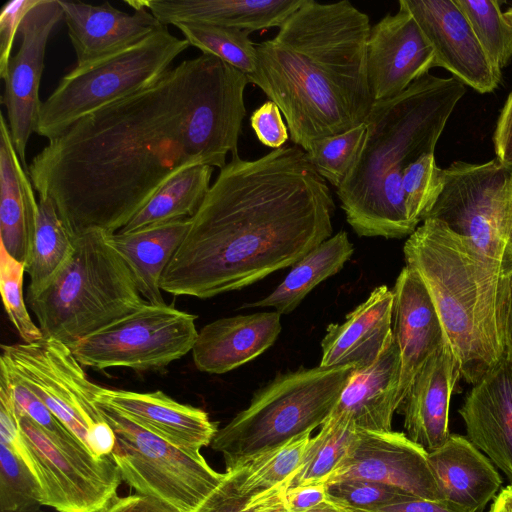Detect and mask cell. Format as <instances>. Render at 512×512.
I'll use <instances>...</instances> for the list:
<instances>
[{
	"label": "cell",
	"mask_w": 512,
	"mask_h": 512,
	"mask_svg": "<svg viewBox=\"0 0 512 512\" xmlns=\"http://www.w3.org/2000/svg\"><path fill=\"white\" fill-rule=\"evenodd\" d=\"M97 400L192 455L211 444L218 428L208 414L179 403L160 390L140 393L102 387Z\"/></svg>",
	"instance_id": "cell-21"
},
{
	"label": "cell",
	"mask_w": 512,
	"mask_h": 512,
	"mask_svg": "<svg viewBox=\"0 0 512 512\" xmlns=\"http://www.w3.org/2000/svg\"><path fill=\"white\" fill-rule=\"evenodd\" d=\"M28 171L14 147L4 115L0 120V244L27 265L36 234L38 202Z\"/></svg>",
	"instance_id": "cell-28"
},
{
	"label": "cell",
	"mask_w": 512,
	"mask_h": 512,
	"mask_svg": "<svg viewBox=\"0 0 512 512\" xmlns=\"http://www.w3.org/2000/svg\"><path fill=\"white\" fill-rule=\"evenodd\" d=\"M250 125L258 140L274 149L283 147L290 136L279 107L271 100L264 102L252 113Z\"/></svg>",
	"instance_id": "cell-45"
},
{
	"label": "cell",
	"mask_w": 512,
	"mask_h": 512,
	"mask_svg": "<svg viewBox=\"0 0 512 512\" xmlns=\"http://www.w3.org/2000/svg\"><path fill=\"white\" fill-rule=\"evenodd\" d=\"M39 485L16 449L0 441V511L39 509Z\"/></svg>",
	"instance_id": "cell-39"
},
{
	"label": "cell",
	"mask_w": 512,
	"mask_h": 512,
	"mask_svg": "<svg viewBox=\"0 0 512 512\" xmlns=\"http://www.w3.org/2000/svg\"><path fill=\"white\" fill-rule=\"evenodd\" d=\"M493 146L496 159L512 170V90L500 111L493 133Z\"/></svg>",
	"instance_id": "cell-46"
},
{
	"label": "cell",
	"mask_w": 512,
	"mask_h": 512,
	"mask_svg": "<svg viewBox=\"0 0 512 512\" xmlns=\"http://www.w3.org/2000/svg\"><path fill=\"white\" fill-rule=\"evenodd\" d=\"M400 374V352L392 337L374 363L354 369L330 415L350 421L358 430H392L400 407Z\"/></svg>",
	"instance_id": "cell-26"
},
{
	"label": "cell",
	"mask_w": 512,
	"mask_h": 512,
	"mask_svg": "<svg viewBox=\"0 0 512 512\" xmlns=\"http://www.w3.org/2000/svg\"><path fill=\"white\" fill-rule=\"evenodd\" d=\"M115 435L111 456L122 480L139 494L158 498L180 512H193L219 485L225 473L134 423L97 400Z\"/></svg>",
	"instance_id": "cell-10"
},
{
	"label": "cell",
	"mask_w": 512,
	"mask_h": 512,
	"mask_svg": "<svg viewBox=\"0 0 512 512\" xmlns=\"http://www.w3.org/2000/svg\"><path fill=\"white\" fill-rule=\"evenodd\" d=\"M191 218L170 221L129 233H108V243L129 266L146 302L165 304L160 286L168 263L179 248Z\"/></svg>",
	"instance_id": "cell-29"
},
{
	"label": "cell",
	"mask_w": 512,
	"mask_h": 512,
	"mask_svg": "<svg viewBox=\"0 0 512 512\" xmlns=\"http://www.w3.org/2000/svg\"><path fill=\"white\" fill-rule=\"evenodd\" d=\"M428 459L444 500L467 512L482 510L501 488L500 474L467 437L450 434Z\"/></svg>",
	"instance_id": "cell-27"
},
{
	"label": "cell",
	"mask_w": 512,
	"mask_h": 512,
	"mask_svg": "<svg viewBox=\"0 0 512 512\" xmlns=\"http://www.w3.org/2000/svg\"><path fill=\"white\" fill-rule=\"evenodd\" d=\"M330 189L297 145L222 169L165 268L160 286L207 299L294 265L332 236Z\"/></svg>",
	"instance_id": "cell-2"
},
{
	"label": "cell",
	"mask_w": 512,
	"mask_h": 512,
	"mask_svg": "<svg viewBox=\"0 0 512 512\" xmlns=\"http://www.w3.org/2000/svg\"><path fill=\"white\" fill-rule=\"evenodd\" d=\"M460 377L458 360L446 341L419 370L398 409L406 436L428 453L450 435V399Z\"/></svg>",
	"instance_id": "cell-22"
},
{
	"label": "cell",
	"mask_w": 512,
	"mask_h": 512,
	"mask_svg": "<svg viewBox=\"0 0 512 512\" xmlns=\"http://www.w3.org/2000/svg\"><path fill=\"white\" fill-rule=\"evenodd\" d=\"M466 86L454 77L430 73L398 96L376 101L365 121L362 152L337 195L346 220L359 236L403 238L410 221L403 172L436 144Z\"/></svg>",
	"instance_id": "cell-4"
},
{
	"label": "cell",
	"mask_w": 512,
	"mask_h": 512,
	"mask_svg": "<svg viewBox=\"0 0 512 512\" xmlns=\"http://www.w3.org/2000/svg\"><path fill=\"white\" fill-rule=\"evenodd\" d=\"M18 512H45V511H42L39 509H34V510H27V511H18Z\"/></svg>",
	"instance_id": "cell-55"
},
{
	"label": "cell",
	"mask_w": 512,
	"mask_h": 512,
	"mask_svg": "<svg viewBox=\"0 0 512 512\" xmlns=\"http://www.w3.org/2000/svg\"><path fill=\"white\" fill-rule=\"evenodd\" d=\"M503 15L506 21L512 27V5L505 12H503Z\"/></svg>",
	"instance_id": "cell-54"
},
{
	"label": "cell",
	"mask_w": 512,
	"mask_h": 512,
	"mask_svg": "<svg viewBox=\"0 0 512 512\" xmlns=\"http://www.w3.org/2000/svg\"><path fill=\"white\" fill-rule=\"evenodd\" d=\"M326 485L330 499L356 510L375 511L411 496L391 486L361 479L338 480Z\"/></svg>",
	"instance_id": "cell-43"
},
{
	"label": "cell",
	"mask_w": 512,
	"mask_h": 512,
	"mask_svg": "<svg viewBox=\"0 0 512 512\" xmlns=\"http://www.w3.org/2000/svg\"><path fill=\"white\" fill-rule=\"evenodd\" d=\"M354 512H372V511H366V510H356V509H353Z\"/></svg>",
	"instance_id": "cell-56"
},
{
	"label": "cell",
	"mask_w": 512,
	"mask_h": 512,
	"mask_svg": "<svg viewBox=\"0 0 512 512\" xmlns=\"http://www.w3.org/2000/svg\"><path fill=\"white\" fill-rule=\"evenodd\" d=\"M281 314L257 312L217 319L198 332L192 348L195 367L209 374L229 372L260 356L281 331Z\"/></svg>",
	"instance_id": "cell-23"
},
{
	"label": "cell",
	"mask_w": 512,
	"mask_h": 512,
	"mask_svg": "<svg viewBox=\"0 0 512 512\" xmlns=\"http://www.w3.org/2000/svg\"><path fill=\"white\" fill-rule=\"evenodd\" d=\"M357 428L348 420L330 415L319 433L309 440L289 488L327 483L349 452Z\"/></svg>",
	"instance_id": "cell-33"
},
{
	"label": "cell",
	"mask_w": 512,
	"mask_h": 512,
	"mask_svg": "<svg viewBox=\"0 0 512 512\" xmlns=\"http://www.w3.org/2000/svg\"><path fill=\"white\" fill-rule=\"evenodd\" d=\"M304 512H354V510L328 497L320 505Z\"/></svg>",
	"instance_id": "cell-53"
},
{
	"label": "cell",
	"mask_w": 512,
	"mask_h": 512,
	"mask_svg": "<svg viewBox=\"0 0 512 512\" xmlns=\"http://www.w3.org/2000/svg\"><path fill=\"white\" fill-rule=\"evenodd\" d=\"M26 264L13 258L0 244V290L6 314L23 342L43 338V333L31 319L23 297Z\"/></svg>",
	"instance_id": "cell-41"
},
{
	"label": "cell",
	"mask_w": 512,
	"mask_h": 512,
	"mask_svg": "<svg viewBox=\"0 0 512 512\" xmlns=\"http://www.w3.org/2000/svg\"><path fill=\"white\" fill-rule=\"evenodd\" d=\"M189 46L162 25L131 47L75 66L42 102L35 133L52 140L84 116L149 87Z\"/></svg>",
	"instance_id": "cell-8"
},
{
	"label": "cell",
	"mask_w": 512,
	"mask_h": 512,
	"mask_svg": "<svg viewBox=\"0 0 512 512\" xmlns=\"http://www.w3.org/2000/svg\"><path fill=\"white\" fill-rule=\"evenodd\" d=\"M488 512H512V483L495 496Z\"/></svg>",
	"instance_id": "cell-51"
},
{
	"label": "cell",
	"mask_w": 512,
	"mask_h": 512,
	"mask_svg": "<svg viewBox=\"0 0 512 512\" xmlns=\"http://www.w3.org/2000/svg\"><path fill=\"white\" fill-rule=\"evenodd\" d=\"M367 14L347 0L304 3L271 39L256 44L247 76L284 114L292 142L305 152L319 138L358 127L375 100L366 63Z\"/></svg>",
	"instance_id": "cell-3"
},
{
	"label": "cell",
	"mask_w": 512,
	"mask_h": 512,
	"mask_svg": "<svg viewBox=\"0 0 512 512\" xmlns=\"http://www.w3.org/2000/svg\"><path fill=\"white\" fill-rule=\"evenodd\" d=\"M0 376L4 377L11 389L16 411L28 415L53 440L73 448L89 451L80 439L27 388L14 371L2 360H0Z\"/></svg>",
	"instance_id": "cell-42"
},
{
	"label": "cell",
	"mask_w": 512,
	"mask_h": 512,
	"mask_svg": "<svg viewBox=\"0 0 512 512\" xmlns=\"http://www.w3.org/2000/svg\"><path fill=\"white\" fill-rule=\"evenodd\" d=\"M39 0H13L5 3L0 13V77L6 75L11 51L20 24Z\"/></svg>",
	"instance_id": "cell-44"
},
{
	"label": "cell",
	"mask_w": 512,
	"mask_h": 512,
	"mask_svg": "<svg viewBox=\"0 0 512 512\" xmlns=\"http://www.w3.org/2000/svg\"><path fill=\"white\" fill-rule=\"evenodd\" d=\"M76 66H84L140 42L162 24L144 7L123 12L109 2L91 5L60 1Z\"/></svg>",
	"instance_id": "cell-20"
},
{
	"label": "cell",
	"mask_w": 512,
	"mask_h": 512,
	"mask_svg": "<svg viewBox=\"0 0 512 512\" xmlns=\"http://www.w3.org/2000/svg\"><path fill=\"white\" fill-rule=\"evenodd\" d=\"M394 295L386 285L376 287L369 297L339 324H330L321 342L322 367L374 363L392 339Z\"/></svg>",
	"instance_id": "cell-24"
},
{
	"label": "cell",
	"mask_w": 512,
	"mask_h": 512,
	"mask_svg": "<svg viewBox=\"0 0 512 512\" xmlns=\"http://www.w3.org/2000/svg\"><path fill=\"white\" fill-rule=\"evenodd\" d=\"M310 439V432L297 436L226 471L233 473L239 491L246 495L257 494L284 482L290 484Z\"/></svg>",
	"instance_id": "cell-34"
},
{
	"label": "cell",
	"mask_w": 512,
	"mask_h": 512,
	"mask_svg": "<svg viewBox=\"0 0 512 512\" xmlns=\"http://www.w3.org/2000/svg\"><path fill=\"white\" fill-rule=\"evenodd\" d=\"M175 26L189 45L201 50L202 54L215 56L247 76L255 72L257 50L249 38L250 31L195 23Z\"/></svg>",
	"instance_id": "cell-35"
},
{
	"label": "cell",
	"mask_w": 512,
	"mask_h": 512,
	"mask_svg": "<svg viewBox=\"0 0 512 512\" xmlns=\"http://www.w3.org/2000/svg\"><path fill=\"white\" fill-rule=\"evenodd\" d=\"M344 479L376 482L413 496L444 500L428 452L402 432L357 430L349 452L327 483Z\"/></svg>",
	"instance_id": "cell-15"
},
{
	"label": "cell",
	"mask_w": 512,
	"mask_h": 512,
	"mask_svg": "<svg viewBox=\"0 0 512 512\" xmlns=\"http://www.w3.org/2000/svg\"><path fill=\"white\" fill-rule=\"evenodd\" d=\"M512 170L496 158L454 161L444 169V187L426 219L441 221L482 257L503 267Z\"/></svg>",
	"instance_id": "cell-13"
},
{
	"label": "cell",
	"mask_w": 512,
	"mask_h": 512,
	"mask_svg": "<svg viewBox=\"0 0 512 512\" xmlns=\"http://www.w3.org/2000/svg\"><path fill=\"white\" fill-rule=\"evenodd\" d=\"M74 252L40 293L26 296L44 337L74 343L140 309L145 299L132 271L108 243L107 232L75 235Z\"/></svg>",
	"instance_id": "cell-6"
},
{
	"label": "cell",
	"mask_w": 512,
	"mask_h": 512,
	"mask_svg": "<svg viewBox=\"0 0 512 512\" xmlns=\"http://www.w3.org/2000/svg\"><path fill=\"white\" fill-rule=\"evenodd\" d=\"M491 62L502 71L512 59V27L497 0H454Z\"/></svg>",
	"instance_id": "cell-36"
},
{
	"label": "cell",
	"mask_w": 512,
	"mask_h": 512,
	"mask_svg": "<svg viewBox=\"0 0 512 512\" xmlns=\"http://www.w3.org/2000/svg\"><path fill=\"white\" fill-rule=\"evenodd\" d=\"M354 365L299 368L278 374L218 429L211 447L226 470L321 426L337 405Z\"/></svg>",
	"instance_id": "cell-7"
},
{
	"label": "cell",
	"mask_w": 512,
	"mask_h": 512,
	"mask_svg": "<svg viewBox=\"0 0 512 512\" xmlns=\"http://www.w3.org/2000/svg\"><path fill=\"white\" fill-rule=\"evenodd\" d=\"M1 349L0 360L95 457L111 455L115 435L97 406L102 387L88 379L68 345L43 337Z\"/></svg>",
	"instance_id": "cell-9"
},
{
	"label": "cell",
	"mask_w": 512,
	"mask_h": 512,
	"mask_svg": "<svg viewBox=\"0 0 512 512\" xmlns=\"http://www.w3.org/2000/svg\"><path fill=\"white\" fill-rule=\"evenodd\" d=\"M213 170L214 167L209 165H197L181 171L163 185L119 232H134L193 217L211 187Z\"/></svg>",
	"instance_id": "cell-31"
},
{
	"label": "cell",
	"mask_w": 512,
	"mask_h": 512,
	"mask_svg": "<svg viewBox=\"0 0 512 512\" xmlns=\"http://www.w3.org/2000/svg\"><path fill=\"white\" fill-rule=\"evenodd\" d=\"M392 291V333L401 359L398 388L401 406L415 376L446 342V337L430 295L417 272L405 266Z\"/></svg>",
	"instance_id": "cell-19"
},
{
	"label": "cell",
	"mask_w": 512,
	"mask_h": 512,
	"mask_svg": "<svg viewBox=\"0 0 512 512\" xmlns=\"http://www.w3.org/2000/svg\"><path fill=\"white\" fill-rule=\"evenodd\" d=\"M353 251L347 233H336L296 262L268 296L243 307H272L281 315L294 311L313 288L342 269Z\"/></svg>",
	"instance_id": "cell-30"
},
{
	"label": "cell",
	"mask_w": 512,
	"mask_h": 512,
	"mask_svg": "<svg viewBox=\"0 0 512 512\" xmlns=\"http://www.w3.org/2000/svg\"><path fill=\"white\" fill-rule=\"evenodd\" d=\"M403 252L430 295L461 377L474 385L504 354L503 267L432 218L408 237Z\"/></svg>",
	"instance_id": "cell-5"
},
{
	"label": "cell",
	"mask_w": 512,
	"mask_h": 512,
	"mask_svg": "<svg viewBox=\"0 0 512 512\" xmlns=\"http://www.w3.org/2000/svg\"><path fill=\"white\" fill-rule=\"evenodd\" d=\"M501 328L504 352L512 360V268L504 272Z\"/></svg>",
	"instance_id": "cell-50"
},
{
	"label": "cell",
	"mask_w": 512,
	"mask_h": 512,
	"mask_svg": "<svg viewBox=\"0 0 512 512\" xmlns=\"http://www.w3.org/2000/svg\"><path fill=\"white\" fill-rule=\"evenodd\" d=\"M289 482L253 495L239 491L231 471L193 512H289L286 494Z\"/></svg>",
	"instance_id": "cell-38"
},
{
	"label": "cell",
	"mask_w": 512,
	"mask_h": 512,
	"mask_svg": "<svg viewBox=\"0 0 512 512\" xmlns=\"http://www.w3.org/2000/svg\"><path fill=\"white\" fill-rule=\"evenodd\" d=\"M196 316L173 305L140 309L68 345L82 366L160 370L192 351Z\"/></svg>",
	"instance_id": "cell-11"
},
{
	"label": "cell",
	"mask_w": 512,
	"mask_h": 512,
	"mask_svg": "<svg viewBox=\"0 0 512 512\" xmlns=\"http://www.w3.org/2000/svg\"><path fill=\"white\" fill-rule=\"evenodd\" d=\"M503 266L504 271L512 268V175L510 183V205L507 223V235L504 248Z\"/></svg>",
	"instance_id": "cell-52"
},
{
	"label": "cell",
	"mask_w": 512,
	"mask_h": 512,
	"mask_svg": "<svg viewBox=\"0 0 512 512\" xmlns=\"http://www.w3.org/2000/svg\"><path fill=\"white\" fill-rule=\"evenodd\" d=\"M74 242L60 219L53 201L39 197L35 240L26 273L30 281L26 296L48 287L63 270L74 252Z\"/></svg>",
	"instance_id": "cell-32"
},
{
	"label": "cell",
	"mask_w": 512,
	"mask_h": 512,
	"mask_svg": "<svg viewBox=\"0 0 512 512\" xmlns=\"http://www.w3.org/2000/svg\"><path fill=\"white\" fill-rule=\"evenodd\" d=\"M305 0H135L164 26L195 23L250 32L280 27Z\"/></svg>",
	"instance_id": "cell-25"
},
{
	"label": "cell",
	"mask_w": 512,
	"mask_h": 512,
	"mask_svg": "<svg viewBox=\"0 0 512 512\" xmlns=\"http://www.w3.org/2000/svg\"><path fill=\"white\" fill-rule=\"evenodd\" d=\"M328 499L326 483L301 485L287 490L286 502L289 512L310 510Z\"/></svg>",
	"instance_id": "cell-48"
},
{
	"label": "cell",
	"mask_w": 512,
	"mask_h": 512,
	"mask_svg": "<svg viewBox=\"0 0 512 512\" xmlns=\"http://www.w3.org/2000/svg\"><path fill=\"white\" fill-rule=\"evenodd\" d=\"M63 18L59 0H39L22 20L21 44L12 56L5 77L1 102L6 107L14 147L28 171L26 147L36 126L42 102L39 98L44 57L49 36Z\"/></svg>",
	"instance_id": "cell-14"
},
{
	"label": "cell",
	"mask_w": 512,
	"mask_h": 512,
	"mask_svg": "<svg viewBox=\"0 0 512 512\" xmlns=\"http://www.w3.org/2000/svg\"><path fill=\"white\" fill-rule=\"evenodd\" d=\"M395 14L371 27L366 45L367 77L376 101L391 99L435 66V54L401 0Z\"/></svg>",
	"instance_id": "cell-17"
},
{
	"label": "cell",
	"mask_w": 512,
	"mask_h": 512,
	"mask_svg": "<svg viewBox=\"0 0 512 512\" xmlns=\"http://www.w3.org/2000/svg\"><path fill=\"white\" fill-rule=\"evenodd\" d=\"M248 83L215 56L184 60L49 140L28 165L32 185L71 237L119 232L181 171L238 153Z\"/></svg>",
	"instance_id": "cell-1"
},
{
	"label": "cell",
	"mask_w": 512,
	"mask_h": 512,
	"mask_svg": "<svg viewBox=\"0 0 512 512\" xmlns=\"http://www.w3.org/2000/svg\"><path fill=\"white\" fill-rule=\"evenodd\" d=\"M435 54V66L478 93L498 88L502 71L484 52L467 18L454 0H401Z\"/></svg>",
	"instance_id": "cell-16"
},
{
	"label": "cell",
	"mask_w": 512,
	"mask_h": 512,
	"mask_svg": "<svg viewBox=\"0 0 512 512\" xmlns=\"http://www.w3.org/2000/svg\"><path fill=\"white\" fill-rule=\"evenodd\" d=\"M444 187V169L436 164L434 153L421 156L403 172V191L410 221L418 227L438 200Z\"/></svg>",
	"instance_id": "cell-40"
},
{
	"label": "cell",
	"mask_w": 512,
	"mask_h": 512,
	"mask_svg": "<svg viewBox=\"0 0 512 512\" xmlns=\"http://www.w3.org/2000/svg\"><path fill=\"white\" fill-rule=\"evenodd\" d=\"M17 412L20 436L14 447L33 473L41 506L56 512H100L117 496L123 481L111 455L53 440L28 415Z\"/></svg>",
	"instance_id": "cell-12"
},
{
	"label": "cell",
	"mask_w": 512,
	"mask_h": 512,
	"mask_svg": "<svg viewBox=\"0 0 512 512\" xmlns=\"http://www.w3.org/2000/svg\"><path fill=\"white\" fill-rule=\"evenodd\" d=\"M365 123L334 136L314 140L306 152L318 174L338 187L357 162L365 140Z\"/></svg>",
	"instance_id": "cell-37"
},
{
	"label": "cell",
	"mask_w": 512,
	"mask_h": 512,
	"mask_svg": "<svg viewBox=\"0 0 512 512\" xmlns=\"http://www.w3.org/2000/svg\"><path fill=\"white\" fill-rule=\"evenodd\" d=\"M100 512H180L164 501L147 495L115 496Z\"/></svg>",
	"instance_id": "cell-47"
},
{
	"label": "cell",
	"mask_w": 512,
	"mask_h": 512,
	"mask_svg": "<svg viewBox=\"0 0 512 512\" xmlns=\"http://www.w3.org/2000/svg\"><path fill=\"white\" fill-rule=\"evenodd\" d=\"M372 512H467L446 501L430 500L417 496H408L403 500L384 506Z\"/></svg>",
	"instance_id": "cell-49"
},
{
	"label": "cell",
	"mask_w": 512,
	"mask_h": 512,
	"mask_svg": "<svg viewBox=\"0 0 512 512\" xmlns=\"http://www.w3.org/2000/svg\"><path fill=\"white\" fill-rule=\"evenodd\" d=\"M458 412L468 440L512 482V360L505 352L472 385Z\"/></svg>",
	"instance_id": "cell-18"
}]
</instances>
